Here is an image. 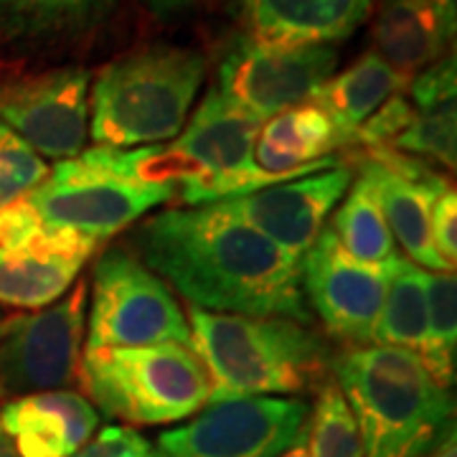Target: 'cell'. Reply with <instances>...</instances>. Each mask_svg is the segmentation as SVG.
Returning <instances> with one entry per match:
<instances>
[{
	"label": "cell",
	"mask_w": 457,
	"mask_h": 457,
	"mask_svg": "<svg viewBox=\"0 0 457 457\" xmlns=\"http://www.w3.org/2000/svg\"><path fill=\"white\" fill-rule=\"evenodd\" d=\"M140 262L191 308L311 323L303 260L219 204L168 209L132 231Z\"/></svg>",
	"instance_id": "1"
},
{
	"label": "cell",
	"mask_w": 457,
	"mask_h": 457,
	"mask_svg": "<svg viewBox=\"0 0 457 457\" xmlns=\"http://www.w3.org/2000/svg\"><path fill=\"white\" fill-rule=\"evenodd\" d=\"M336 378L356 417L363 457H425L453 429V396L414 351L353 348L336 361Z\"/></svg>",
	"instance_id": "2"
},
{
	"label": "cell",
	"mask_w": 457,
	"mask_h": 457,
	"mask_svg": "<svg viewBox=\"0 0 457 457\" xmlns=\"http://www.w3.org/2000/svg\"><path fill=\"white\" fill-rule=\"evenodd\" d=\"M191 348L209 378V402L303 392L320 374L326 348L305 323L188 311Z\"/></svg>",
	"instance_id": "3"
},
{
	"label": "cell",
	"mask_w": 457,
	"mask_h": 457,
	"mask_svg": "<svg viewBox=\"0 0 457 457\" xmlns=\"http://www.w3.org/2000/svg\"><path fill=\"white\" fill-rule=\"evenodd\" d=\"M206 74L194 49L153 44L114 59L92 87L89 132L97 147L130 150L176 137Z\"/></svg>",
	"instance_id": "4"
},
{
	"label": "cell",
	"mask_w": 457,
	"mask_h": 457,
	"mask_svg": "<svg viewBox=\"0 0 457 457\" xmlns=\"http://www.w3.org/2000/svg\"><path fill=\"white\" fill-rule=\"evenodd\" d=\"M79 378L92 407L130 425H170L209 404L204 363L180 343L84 353Z\"/></svg>",
	"instance_id": "5"
},
{
	"label": "cell",
	"mask_w": 457,
	"mask_h": 457,
	"mask_svg": "<svg viewBox=\"0 0 457 457\" xmlns=\"http://www.w3.org/2000/svg\"><path fill=\"white\" fill-rule=\"evenodd\" d=\"M84 353L104 348L191 345L188 320L170 287L125 249H107L95 267Z\"/></svg>",
	"instance_id": "6"
},
{
	"label": "cell",
	"mask_w": 457,
	"mask_h": 457,
	"mask_svg": "<svg viewBox=\"0 0 457 457\" xmlns=\"http://www.w3.org/2000/svg\"><path fill=\"white\" fill-rule=\"evenodd\" d=\"M173 196L176 188L122 179L82 153L54 165L29 201L44 224L77 228L102 242Z\"/></svg>",
	"instance_id": "7"
},
{
	"label": "cell",
	"mask_w": 457,
	"mask_h": 457,
	"mask_svg": "<svg viewBox=\"0 0 457 457\" xmlns=\"http://www.w3.org/2000/svg\"><path fill=\"white\" fill-rule=\"evenodd\" d=\"M336 64L338 51L333 46H275L245 33L224 51L216 89L267 122L285 110L308 104L333 77Z\"/></svg>",
	"instance_id": "8"
},
{
	"label": "cell",
	"mask_w": 457,
	"mask_h": 457,
	"mask_svg": "<svg viewBox=\"0 0 457 457\" xmlns=\"http://www.w3.org/2000/svg\"><path fill=\"white\" fill-rule=\"evenodd\" d=\"M303 399L257 396L213 404L158 440V457H279L305 432Z\"/></svg>",
	"instance_id": "9"
},
{
	"label": "cell",
	"mask_w": 457,
	"mask_h": 457,
	"mask_svg": "<svg viewBox=\"0 0 457 457\" xmlns=\"http://www.w3.org/2000/svg\"><path fill=\"white\" fill-rule=\"evenodd\" d=\"M87 285L33 315L11 318L0 338V394L56 392L79 378Z\"/></svg>",
	"instance_id": "10"
},
{
	"label": "cell",
	"mask_w": 457,
	"mask_h": 457,
	"mask_svg": "<svg viewBox=\"0 0 457 457\" xmlns=\"http://www.w3.org/2000/svg\"><path fill=\"white\" fill-rule=\"evenodd\" d=\"M0 122L41 158L82 155L89 125V71L56 66L0 84Z\"/></svg>",
	"instance_id": "11"
},
{
	"label": "cell",
	"mask_w": 457,
	"mask_h": 457,
	"mask_svg": "<svg viewBox=\"0 0 457 457\" xmlns=\"http://www.w3.org/2000/svg\"><path fill=\"white\" fill-rule=\"evenodd\" d=\"M402 260V254L384 264L353 260L326 227L318 242L303 254L305 300L333 336L351 343H369L389 279Z\"/></svg>",
	"instance_id": "12"
},
{
	"label": "cell",
	"mask_w": 457,
	"mask_h": 457,
	"mask_svg": "<svg viewBox=\"0 0 457 457\" xmlns=\"http://www.w3.org/2000/svg\"><path fill=\"white\" fill-rule=\"evenodd\" d=\"M348 186L351 170L336 165L221 204L285 252L303 260L326 231L328 216L345 196Z\"/></svg>",
	"instance_id": "13"
},
{
	"label": "cell",
	"mask_w": 457,
	"mask_h": 457,
	"mask_svg": "<svg viewBox=\"0 0 457 457\" xmlns=\"http://www.w3.org/2000/svg\"><path fill=\"white\" fill-rule=\"evenodd\" d=\"M378 0H239L245 33L275 46H330L351 38Z\"/></svg>",
	"instance_id": "14"
},
{
	"label": "cell",
	"mask_w": 457,
	"mask_h": 457,
	"mask_svg": "<svg viewBox=\"0 0 457 457\" xmlns=\"http://www.w3.org/2000/svg\"><path fill=\"white\" fill-rule=\"evenodd\" d=\"M0 427L21 457H71L97 432L99 414L82 394L56 389L3 404Z\"/></svg>",
	"instance_id": "15"
},
{
	"label": "cell",
	"mask_w": 457,
	"mask_h": 457,
	"mask_svg": "<svg viewBox=\"0 0 457 457\" xmlns=\"http://www.w3.org/2000/svg\"><path fill=\"white\" fill-rule=\"evenodd\" d=\"M343 137L333 120L318 104H297L293 110L270 117L262 125L254 143V163L272 176H311L341 165L333 147H341Z\"/></svg>",
	"instance_id": "16"
},
{
	"label": "cell",
	"mask_w": 457,
	"mask_h": 457,
	"mask_svg": "<svg viewBox=\"0 0 457 457\" xmlns=\"http://www.w3.org/2000/svg\"><path fill=\"white\" fill-rule=\"evenodd\" d=\"M363 168L374 179L378 206L389 224L392 237L411 257V262L422 270L427 267L435 272H453L437 257L429 234V213L437 196L450 188L447 179L440 173H432L427 179H402L396 173L384 170L369 158H363Z\"/></svg>",
	"instance_id": "17"
},
{
	"label": "cell",
	"mask_w": 457,
	"mask_h": 457,
	"mask_svg": "<svg viewBox=\"0 0 457 457\" xmlns=\"http://www.w3.org/2000/svg\"><path fill=\"white\" fill-rule=\"evenodd\" d=\"M262 125L260 117L242 110L213 87L173 145L204 165L209 176L224 173L254 161L252 153Z\"/></svg>",
	"instance_id": "18"
},
{
	"label": "cell",
	"mask_w": 457,
	"mask_h": 457,
	"mask_svg": "<svg viewBox=\"0 0 457 457\" xmlns=\"http://www.w3.org/2000/svg\"><path fill=\"white\" fill-rule=\"evenodd\" d=\"M114 0H0V36L18 46L59 49L97 33Z\"/></svg>",
	"instance_id": "19"
},
{
	"label": "cell",
	"mask_w": 457,
	"mask_h": 457,
	"mask_svg": "<svg viewBox=\"0 0 457 457\" xmlns=\"http://www.w3.org/2000/svg\"><path fill=\"white\" fill-rule=\"evenodd\" d=\"M450 41L432 0H378L376 54L407 79L442 59Z\"/></svg>",
	"instance_id": "20"
},
{
	"label": "cell",
	"mask_w": 457,
	"mask_h": 457,
	"mask_svg": "<svg viewBox=\"0 0 457 457\" xmlns=\"http://www.w3.org/2000/svg\"><path fill=\"white\" fill-rule=\"evenodd\" d=\"M407 84L409 79L404 74L386 64L376 51H369L356 64L330 77L312 95L311 102L333 120V125L341 132L343 145H348L361 122L369 120L386 99L402 95Z\"/></svg>",
	"instance_id": "21"
},
{
	"label": "cell",
	"mask_w": 457,
	"mask_h": 457,
	"mask_svg": "<svg viewBox=\"0 0 457 457\" xmlns=\"http://www.w3.org/2000/svg\"><path fill=\"white\" fill-rule=\"evenodd\" d=\"M429 308V272L414 262L402 260L389 279L371 341L386 348H407L420 353L427 333Z\"/></svg>",
	"instance_id": "22"
},
{
	"label": "cell",
	"mask_w": 457,
	"mask_h": 457,
	"mask_svg": "<svg viewBox=\"0 0 457 457\" xmlns=\"http://www.w3.org/2000/svg\"><path fill=\"white\" fill-rule=\"evenodd\" d=\"M82 264L51 260L31 249H0V305L49 308L74 285Z\"/></svg>",
	"instance_id": "23"
},
{
	"label": "cell",
	"mask_w": 457,
	"mask_h": 457,
	"mask_svg": "<svg viewBox=\"0 0 457 457\" xmlns=\"http://www.w3.org/2000/svg\"><path fill=\"white\" fill-rule=\"evenodd\" d=\"M330 231L353 260L384 264L396 257L394 237L381 213L371 173L361 168L359 180L348 186V196L333 216Z\"/></svg>",
	"instance_id": "24"
},
{
	"label": "cell",
	"mask_w": 457,
	"mask_h": 457,
	"mask_svg": "<svg viewBox=\"0 0 457 457\" xmlns=\"http://www.w3.org/2000/svg\"><path fill=\"white\" fill-rule=\"evenodd\" d=\"M89 161L104 165L122 179L147 183V186H165V188H183L188 183L206 179L209 173L204 165L188 158L173 145H143L130 150H107L95 147L84 153Z\"/></svg>",
	"instance_id": "25"
},
{
	"label": "cell",
	"mask_w": 457,
	"mask_h": 457,
	"mask_svg": "<svg viewBox=\"0 0 457 457\" xmlns=\"http://www.w3.org/2000/svg\"><path fill=\"white\" fill-rule=\"evenodd\" d=\"M420 359L442 389L455 386L457 369V282L455 272L429 275L427 333Z\"/></svg>",
	"instance_id": "26"
},
{
	"label": "cell",
	"mask_w": 457,
	"mask_h": 457,
	"mask_svg": "<svg viewBox=\"0 0 457 457\" xmlns=\"http://www.w3.org/2000/svg\"><path fill=\"white\" fill-rule=\"evenodd\" d=\"M308 457H363L356 417L336 381L320 386L311 425L305 427Z\"/></svg>",
	"instance_id": "27"
},
{
	"label": "cell",
	"mask_w": 457,
	"mask_h": 457,
	"mask_svg": "<svg viewBox=\"0 0 457 457\" xmlns=\"http://www.w3.org/2000/svg\"><path fill=\"white\" fill-rule=\"evenodd\" d=\"M457 125H455V102L437 104L427 110H414L409 128L392 145L399 153H407L414 158L435 161L442 168H455L457 163Z\"/></svg>",
	"instance_id": "28"
},
{
	"label": "cell",
	"mask_w": 457,
	"mask_h": 457,
	"mask_svg": "<svg viewBox=\"0 0 457 457\" xmlns=\"http://www.w3.org/2000/svg\"><path fill=\"white\" fill-rule=\"evenodd\" d=\"M46 176L49 165L44 158L0 122V206L31 194Z\"/></svg>",
	"instance_id": "29"
},
{
	"label": "cell",
	"mask_w": 457,
	"mask_h": 457,
	"mask_svg": "<svg viewBox=\"0 0 457 457\" xmlns=\"http://www.w3.org/2000/svg\"><path fill=\"white\" fill-rule=\"evenodd\" d=\"M411 117H414L411 102L407 97H402V95H394L369 120L361 122L356 132L351 135L348 145L389 147L402 132L407 130Z\"/></svg>",
	"instance_id": "30"
},
{
	"label": "cell",
	"mask_w": 457,
	"mask_h": 457,
	"mask_svg": "<svg viewBox=\"0 0 457 457\" xmlns=\"http://www.w3.org/2000/svg\"><path fill=\"white\" fill-rule=\"evenodd\" d=\"M99 246L97 239L87 237L82 231L69 227H51L44 224L33 234V239L23 249H31L36 254H44L51 260H64L82 264L95 254V249Z\"/></svg>",
	"instance_id": "31"
},
{
	"label": "cell",
	"mask_w": 457,
	"mask_h": 457,
	"mask_svg": "<svg viewBox=\"0 0 457 457\" xmlns=\"http://www.w3.org/2000/svg\"><path fill=\"white\" fill-rule=\"evenodd\" d=\"M409 87H411V102H414L411 107L414 110H427V107L455 102V56H442L435 64L422 69Z\"/></svg>",
	"instance_id": "32"
},
{
	"label": "cell",
	"mask_w": 457,
	"mask_h": 457,
	"mask_svg": "<svg viewBox=\"0 0 457 457\" xmlns=\"http://www.w3.org/2000/svg\"><path fill=\"white\" fill-rule=\"evenodd\" d=\"M71 457H158V450L137 429L110 425L92 435Z\"/></svg>",
	"instance_id": "33"
},
{
	"label": "cell",
	"mask_w": 457,
	"mask_h": 457,
	"mask_svg": "<svg viewBox=\"0 0 457 457\" xmlns=\"http://www.w3.org/2000/svg\"><path fill=\"white\" fill-rule=\"evenodd\" d=\"M44 227V219L26 196H18L0 206V249H23L33 234Z\"/></svg>",
	"instance_id": "34"
},
{
	"label": "cell",
	"mask_w": 457,
	"mask_h": 457,
	"mask_svg": "<svg viewBox=\"0 0 457 457\" xmlns=\"http://www.w3.org/2000/svg\"><path fill=\"white\" fill-rule=\"evenodd\" d=\"M429 234L432 246L453 272L457 262V194L455 188H447L442 196H437L432 213H429Z\"/></svg>",
	"instance_id": "35"
},
{
	"label": "cell",
	"mask_w": 457,
	"mask_h": 457,
	"mask_svg": "<svg viewBox=\"0 0 457 457\" xmlns=\"http://www.w3.org/2000/svg\"><path fill=\"white\" fill-rule=\"evenodd\" d=\"M143 5H147L150 11L155 13H179V11H186V8H194L204 0H140Z\"/></svg>",
	"instance_id": "36"
},
{
	"label": "cell",
	"mask_w": 457,
	"mask_h": 457,
	"mask_svg": "<svg viewBox=\"0 0 457 457\" xmlns=\"http://www.w3.org/2000/svg\"><path fill=\"white\" fill-rule=\"evenodd\" d=\"M437 16H440L442 26L447 29L450 36H455V21H457V0H432Z\"/></svg>",
	"instance_id": "37"
},
{
	"label": "cell",
	"mask_w": 457,
	"mask_h": 457,
	"mask_svg": "<svg viewBox=\"0 0 457 457\" xmlns=\"http://www.w3.org/2000/svg\"><path fill=\"white\" fill-rule=\"evenodd\" d=\"M425 457H457V437H455V427L447 429V435L442 437Z\"/></svg>",
	"instance_id": "38"
},
{
	"label": "cell",
	"mask_w": 457,
	"mask_h": 457,
	"mask_svg": "<svg viewBox=\"0 0 457 457\" xmlns=\"http://www.w3.org/2000/svg\"><path fill=\"white\" fill-rule=\"evenodd\" d=\"M279 457H308V447H305V432L293 442V447L287 453H282Z\"/></svg>",
	"instance_id": "39"
},
{
	"label": "cell",
	"mask_w": 457,
	"mask_h": 457,
	"mask_svg": "<svg viewBox=\"0 0 457 457\" xmlns=\"http://www.w3.org/2000/svg\"><path fill=\"white\" fill-rule=\"evenodd\" d=\"M0 457H21L16 453V447H13L11 437L5 435V429H3V427H0Z\"/></svg>",
	"instance_id": "40"
},
{
	"label": "cell",
	"mask_w": 457,
	"mask_h": 457,
	"mask_svg": "<svg viewBox=\"0 0 457 457\" xmlns=\"http://www.w3.org/2000/svg\"><path fill=\"white\" fill-rule=\"evenodd\" d=\"M8 326H11V320H3V323H0V338H3V333L8 330Z\"/></svg>",
	"instance_id": "41"
}]
</instances>
